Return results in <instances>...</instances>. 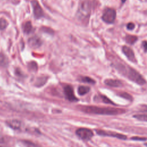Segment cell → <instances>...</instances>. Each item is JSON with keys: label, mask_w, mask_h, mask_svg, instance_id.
Segmentation results:
<instances>
[{"label": "cell", "mask_w": 147, "mask_h": 147, "mask_svg": "<svg viewBox=\"0 0 147 147\" xmlns=\"http://www.w3.org/2000/svg\"><path fill=\"white\" fill-rule=\"evenodd\" d=\"M82 110L86 113L100 115H117L123 113L125 110L114 107H100L94 106H83Z\"/></svg>", "instance_id": "obj_1"}, {"label": "cell", "mask_w": 147, "mask_h": 147, "mask_svg": "<svg viewBox=\"0 0 147 147\" xmlns=\"http://www.w3.org/2000/svg\"><path fill=\"white\" fill-rule=\"evenodd\" d=\"M118 68L121 72L126 75L131 81L140 85H143L146 83L145 79L139 72H138L134 69L130 67H125L124 65L120 64L118 67Z\"/></svg>", "instance_id": "obj_2"}, {"label": "cell", "mask_w": 147, "mask_h": 147, "mask_svg": "<svg viewBox=\"0 0 147 147\" xmlns=\"http://www.w3.org/2000/svg\"><path fill=\"white\" fill-rule=\"evenodd\" d=\"M90 14V5L88 1L82 2L79 7L76 17L82 21H86L89 18Z\"/></svg>", "instance_id": "obj_3"}, {"label": "cell", "mask_w": 147, "mask_h": 147, "mask_svg": "<svg viewBox=\"0 0 147 147\" xmlns=\"http://www.w3.org/2000/svg\"><path fill=\"white\" fill-rule=\"evenodd\" d=\"M116 18V11L112 8H106L104 10L102 16V20L107 24H112Z\"/></svg>", "instance_id": "obj_4"}, {"label": "cell", "mask_w": 147, "mask_h": 147, "mask_svg": "<svg viewBox=\"0 0 147 147\" xmlns=\"http://www.w3.org/2000/svg\"><path fill=\"white\" fill-rule=\"evenodd\" d=\"M77 136L83 140H89L93 136L92 131L87 128H79L76 131Z\"/></svg>", "instance_id": "obj_5"}, {"label": "cell", "mask_w": 147, "mask_h": 147, "mask_svg": "<svg viewBox=\"0 0 147 147\" xmlns=\"http://www.w3.org/2000/svg\"><path fill=\"white\" fill-rule=\"evenodd\" d=\"M32 6L33 8V11L34 16L36 19L40 18L44 16V12L42 9L37 1L33 0L31 2Z\"/></svg>", "instance_id": "obj_6"}, {"label": "cell", "mask_w": 147, "mask_h": 147, "mask_svg": "<svg viewBox=\"0 0 147 147\" xmlns=\"http://www.w3.org/2000/svg\"><path fill=\"white\" fill-rule=\"evenodd\" d=\"M64 95L66 97V98L71 101V102H76L78 101L77 98L75 96L73 88L69 86V85H67L64 87Z\"/></svg>", "instance_id": "obj_7"}, {"label": "cell", "mask_w": 147, "mask_h": 147, "mask_svg": "<svg viewBox=\"0 0 147 147\" xmlns=\"http://www.w3.org/2000/svg\"><path fill=\"white\" fill-rule=\"evenodd\" d=\"M96 133L101 136H110V137H115L117 138H119L121 140H125L126 139V136L125 135L117 133H114V132H111V131H104V130H96Z\"/></svg>", "instance_id": "obj_8"}, {"label": "cell", "mask_w": 147, "mask_h": 147, "mask_svg": "<svg viewBox=\"0 0 147 147\" xmlns=\"http://www.w3.org/2000/svg\"><path fill=\"white\" fill-rule=\"evenodd\" d=\"M122 52L127 58L131 62H136V59L133 51L129 47L123 46L122 47Z\"/></svg>", "instance_id": "obj_9"}, {"label": "cell", "mask_w": 147, "mask_h": 147, "mask_svg": "<svg viewBox=\"0 0 147 147\" xmlns=\"http://www.w3.org/2000/svg\"><path fill=\"white\" fill-rule=\"evenodd\" d=\"M42 42L40 38L37 36H33L28 40V44L32 48H37L40 47Z\"/></svg>", "instance_id": "obj_10"}, {"label": "cell", "mask_w": 147, "mask_h": 147, "mask_svg": "<svg viewBox=\"0 0 147 147\" xmlns=\"http://www.w3.org/2000/svg\"><path fill=\"white\" fill-rule=\"evenodd\" d=\"M6 124L11 128L14 130L19 129L21 126V122L20 120L13 119L6 121Z\"/></svg>", "instance_id": "obj_11"}, {"label": "cell", "mask_w": 147, "mask_h": 147, "mask_svg": "<svg viewBox=\"0 0 147 147\" xmlns=\"http://www.w3.org/2000/svg\"><path fill=\"white\" fill-rule=\"evenodd\" d=\"M105 83L107 86L110 87H118L122 85V83L120 80L117 79H106L105 80Z\"/></svg>", "instance_id": "obj_12"}, {"label": "cell", "mask_w": 147, "mask_h": 147, "mask_svg": "<svg viewBox=\"0 0 147 147\" xmlns=\"http://www.w3.org/2000/svg\"><path fill=\"white\" fill-rule=\"evenodd\" d=\"M32 25L30 21H27L25 23L24 26H23V30L24 33L26 34H29L32 30Z\"/></svg>", "instance_id": "obj_13"}, {"label": "cell", "mask_w": 147, "mask_h": 147, "mask_svg": "<svg viewBox=\"0 0 147 147\" xmlns=\"http://www.w3.org/2000/svg\"><path fill=\"white\" fill-rule=\"evenodd\" d=\"M138 38L137 36H133V35H127L125 37V40L126 41L127 43L129 44H134L136 41L137 40Z\"/></svg>", "instance_id": "obj_14"}, {"label": "cell", "mask_w": 147, "mask_h": 147, "mask_svg": "<svg viewBox=\"0 0 147 147\" xmlns=\"http://www.w3.org/2000/svg\"><path fill=\"white\" fill-rule=\"evenodd\" d=\"M90 91V88L87 86H81L78 87V94L80 95H83L88 92Z\"/></svg>", "instance_id": "obj_15"}, {"label": "cell", "mask_w": 147, "mask_h": 147, "mask_svg": "<svg viewBox=\"0 0 147 147\" xmlns=\"http://www.w3.org/2000/svg\"><path fill=\"white\" fill-rule=\"evenodd\" d=\"M8 64V60L6 56L2 53H0V66L6 67Z\"/></svg>", "instance_id": "obj_16"}, {"label": "cell", "mask_w": 147, "mask_h": 147, "mask_svg": "<svg viewBox=\"0 0 147 147\" xmlns=\"http://www.w3.org/2000/svg\"><path fill=\"white\" fill-rule=\"evenodd\" d=\"M80 81L84 83H87L90 84H94L95 83V80L88 76H81L80 78Z\"/></svg>", "instance_id": "obj_17"}, {"label": "cell", "mask_w": 147, "mask_h": 147, "mask_svg": "<svg viewBox=\"0 0 147 147\" xmlns=\"http://www.w3.org/2000/svg\"><path fill=\"white\" fill-rule=\"evenodd\" d=\"M134 118L137 119L139 121L147 122V115L146 114H137L133 116Z\"/></svg>", "instance_id": "obj_18"}, {"label": "cell", "mask_w": 147, "mask_h": 147, "mask_svg": "<svg viewBox=\"0 0 147 147\" xmlns=\"http://www.w3.org/2000/svg\"><path fill=\"white\" fill-rule=\"evenodd\" d=\"M7 22L5 19L3 18H0V30L5 29L7 27Z\"/></svg>", "instance_id": "obj_19"}, {"label": "cell", "mask_w": 147, "mask_h": 147, "mask_svg": "<svg viewBox=\"0 0 147 147\" xmlns=\"http://www.w3.org/2000/svg\"><path fill=\"white\" fill-rule=\"evenodd\" d=\"M100 99H102V100L103 102H105V103H106L114 105V103L110 99H109L107 96H105V95H100Z\"/></svg>", "instance_id": "obj_20"}, {"label": "cell", "mask_w": 147, "mask_h": 147, "mask_svg": "<svg viewBox=\"0 0 147 147\" xmlns=\"http://www.w3.org/2000/svg\"><path fill=\"white\" fill-rule=\"evenodd\" d=\"M28 68L30 70H33V71H36L37 68V64L34 62V61H32V62H30V63H29L28 64Z\"/></svg>", "instance_id": "obj_21"}, {"label": "cell", "mask_w": 147, "mask_h": 147, "mask_svg": "<svg viewBox=\"0 0 147 147\" xmlns=\"http://www.w3.org/2000/svg\"><path fill=\"white\" fill-rule=\"evenodd\" d=\"M120 95H121V96H122V97H123V98H125L126 99L130 100H132V96L130 94H127L126 92L121 93Z\"/></svg>", "instance_id": "obj_22"}, {"label": "cell", "mask_w": 147, "mask_h": 147, "mask_svg": "<svg viewBox=\"0 0 147 147\" xmlns=\"http://www.w3.org/2000/svg\"><path fill=\"white\" fill-rule=\"evenodd\" d=\"M41 30L45 32V33H48L49 34H53V31L52 29H51L49 28H47V27H42Z\"/></svg>", "instance_id": "obj_23"}, {"label": "cell", "mask_w": 147, "mask_h": 147, "mask_svg": "<svg viewBox=\"0 0 147 147\" xmlns=\"http://www.w3.org/2000/svg\"><path fill=\"white\" fill-rule=\"evenodd\" d=\"M134 26H135L134 24L133 23H132V22H129V23H128V24H127V26H126L127 29H129V30H132V29H133L134 28Z\"/></svg>", "instance_id": "obj_24"}, {"label": "cell", "mask_w": 147, "mask_h": 147, "mask_svg": "<svg viewBox=\"0 0 147 147\" xmlns=\"http://www.w3.org/2000/svg\"><path fill=\"white\" fill-rule=\"evenodd\" d=\"M142 47L144 48V51L146 52L147 51V41H144L142 42Z\"/></svg>", "instance_id": "obj_25"}, {"label": "cell", "mask_w": 147, "mask_h": 147, "mask_svg": "<svg viewBox=\"0 0 147 147\" xmlns=\"http://www.w3.org/2000/svg\"><path fill=\"white\" fill-rule=\"evenodd\" d=\"M142 111L147 113V105H144L142 106Z\"/></svg>", "instance_id": "obj_26"}, {"label": "cell", "mask_w": 147, "mask_h": 147, "mask_svg": "<svg viewBox=\"0 0 147 147\" xmlns=\"http://www.w3.org/2000/svg\"><path fill=\"white\" fill-rule=\"evenodd\" d=\"M132 139L133 140H146V138H140V137H133Z\"/></svg>", "instance_id": "obj_27"}, {"label": "cell", "mask_w": 147, "mask_h": 147, "mask_svg": "<svg viewBox=\"0 0 147 147\" xmlns=\"http://www.w3.org/2000/svg\"><path fill=\"white\" fill-rule=\"evenodd\" d=\"M121 1H122V3H124L126 1V0H121Z\"/></svg>", "instance_id": "obj_28"}, {"label": "cell", "mask_w": 147, "mask_h": 147, "mask_svg": "<svg viewBox=\"0 0 147 147\" xmlns=\"http://www.w3.org/2000/svg\"><path fill=\"white\" fill-rule=\"evenodd\" d=\"M145 145H146V146H147V144H145Z\"/></svg>", "instance_id": "obj_29"}, {"label": "cell", "mask_w": 147, "mask_h": 147, "mask_svg": "<svg viewBox=\"0 0 147 147\" xmlns=\"http://www.w3.org/2000/svg\"><path fill=\"white\" fill-rule=\"evenodd\" d=\"M0 147H2V146H0Z\"/></svg>", "instance_id": "obj_30"}]
</instances>
